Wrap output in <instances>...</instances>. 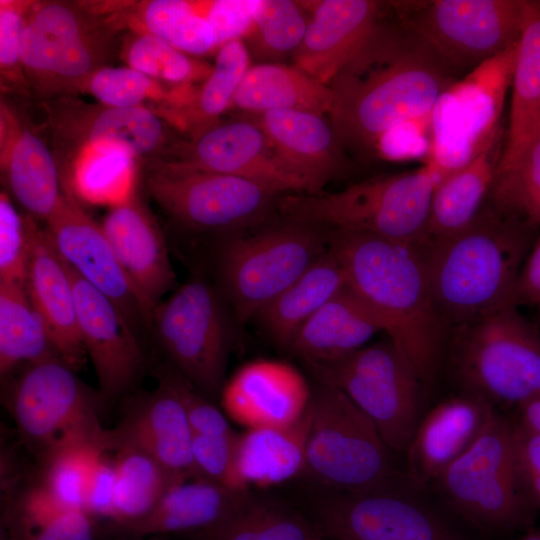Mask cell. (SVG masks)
<instances>
[{"label":"cell","instance_id":"obj_11","mask_svg":"<svg viewBox=\"0 0 540 540\" xmlns=\"http://www.w3.org/2000/svg\"><path fill=\"white\" fill-rule=\"evenodd\" d=\"M151 197L171 219L196 232H238L263 224L279 194L236 176L175 162L146 164Z\"/></svg>","mask_w":540,"mask_h":540},{"label":"cell","instance_id":"obj_42","mask_svg":"<svg viewBox=\"0 0 540 540\" xmlns=\"http://www.w3.org/2000/svg\"><path fill=\"white\" fill-rule=\"evenodd\" d=\"M492 205L533 231L540 227V134L508 170L495 175Z\"/></svg>","mask_w":540,"mask_h":540},{"label":"cell","instance_id":"obj_24","mask_svg":"<svg viewBox=\"0 0 540 540\" xmlns=\"http://www.w3.org/2000/svg\"><path fill=\"white\" fill-rule=\"evenodd\" d=\"M29 217L30 252L24 284L59 357L77 372L88 356L79 331L70 274L46 227Z\"/></svg>","mask_w":540,"mask_h":540},{"label":"cell","instance_id":"obj_41","mask_svg":"<svg viewBox=\"0 0 540 540\" xmlns=\"http://www.w3.org/2000/svg\"><path fill=\"white\" fill-rule=\"evenodd\" d=\"M250 68V53L241 39L229 41L219 47L215 64L198 92L192 110V120L197 123V136L212 126L229 106ZM194 137V138H195Z\"/></svg>","mask_w":540,"mask_h":540},{"label":"cell","instance_id":"obj_4","mask_svg":"<svg viewBox=\"0 0 540 540\" xmlns=\"http://www.w3.org/2000/svg\"><path fill=\"white\" fill-rule=\"evenodd\" d=\"M446 170L434 152L418 168L372 177L336 192L284 194L282 218L422 247L434 189Z\"/></svg>","mask_w":540,"mask_h":540},{"label":"cell","instance_id":"obj_28","mask_svg":"<svg viewBox=\"0 0 540 540\" xmlns=\"http://www.w3.org/2000/svg\"><path fill=\"white\" fill-rule=\"evenodd\" d=\"M249 495V491L189 477L174 483L147 516L126 530L139 537L184 532L203 536L231 517Z\"/></svg>","mask_w":540,"mask_h":540},{"label":"cell","instance_id":"obj_15","mask_svg":"<svg viewBox=\"0 0 540 540\" xmlns=\"http://www.w3.org/2000/svg\"><path fill=\"white\" fill-rule=\"evenodd\" d=\"M171 367L200 393L220 395L230 348V327L220 296L192 278L152 314L151 326Z\"/></svg>","mask_w":540,"mask_h":540},{"label":"cell","instance_id":"obj_3","mask_svg":"<svg viewBox=\"0 0 540 540\" xmlns=\"http://www.w3.org/2000/svg\"><path fill=\"white\" fill-rule=\"evenodd\" d=\"M532 229L493 205L463 229L423 247L437 314L453 329L516 305Z\"/></svg>","mask_w":540,"mask_h":540},{"label":"cell","instance_id":"obj_22","mask_svg":"<svg viewBox=\"0 0 540 540\" xmlns=\"http://www.w3.org/2000/svg\"><path fill=\"white\" fill-rule=\"evenodd\" d=\"M312 391L292 365L260 359L241 366L224 384L220 401L234 422L253 428H283L306 414Z\"/></svg>","mask_w":540,"mask_h":540},{"label":"cell","instance_id":"obj_1","mask_svg":"<svg viewBox=\"0 0 540 540\" xmlns=\"http://www.w3.org/2000/svg\"><path fill=\"white\" fill-rule=\"evenodd\" d=\"M452 76L399 23L388 24L329 85V120L344 149L374 154L386 136L429 116Z\"/></svg>","mask_w":540,"mask_h":540},{"label":"cell","instance_id":"obj_27","mask_svg":"<svg viewBox=\"0 0 540 540\" xmlns=\"http://www.w3.org/2000/svg\"><path fill=\"white\" fill-rule=\"evenodd\" d=\"M1 169L7 193L36 220H46L63 192L61 171L44 137L1 105Z\"/></svg>","mask_w":540,"mask_h":540},{"label":"cell","instance_id":"obj_50","mask_svg":"<svg viewBox=\"0 0 540 540\" xmlns=\"http://www.w3.org/2000/svg\"><path fill=\"white\" fill-rule=\"evenodd\" d=\"M4 540H97L96 519L81 509H68L31 530L5 534Z\"/></svg>","mask_w":540,"mask_h":540},{"label":"cell","instance_id":"obj_32","mask_svg":"<svg viewBox=\"0 0 540 540\" xmlns=\"http://www.w3.org/2000/svg\"><path fill=\"white\" fill-rule=\"evenodd\" d=\"M334 100L330 86L294 65L262 62L250 66L231 106L260 114L272 110H294L321 116L329 114Z\"/></svg>","mask_w":540,"mask_h":540},{"label":"cell","instance_id":"obj_9","mask_svg":"<svg viewBox=\"0 0 540 540\" xmlns=\"http://www.w3.org/2000/svg\"><path fill=\"white\" fill-rule=\"evenodd\" d=\"M507 306L454 328L452 366L465 393L519 405L540 393V331Z\"/></svg>","mask_w":540,"mask_h":540},{"label":"cell","instance_id":"obj_25","mask_svg":"<svg viewBox=\"0 0 540 540\" xmlns=\"http://www.w3.org/2000/svg\"><path fill=\"white\" fill-rule=\"evenodd\" d=\"M100 224L124 272L153 311L176 280L159 226L134 194L111 206Z\"/></svg>","mask_w":540,"mask_h":540},{"label":"cell","instance_id":"obj_47","mask_svg":"<svg viewBox=\"0 0 540 540\" xmlns=\"http://www.w3.org/2000/svg\"><path fill=\"white\" fill-rule=\"evenodd\" d=\"M30 252V217L22 216L7 191L0 195V282L24 283Z\"/></svg>","mask_w":540,"mask_h":540},{"label":"cell","instance_id":"obj_55","mask_svg":"<svg viewBox=\"0 0 540 540\" xmlns=\"http://www.w3.org/2000/svg\"><path fill=\"white\" fill-rule=\"evenodd\" d=\"M520 426L526 430L540 434V393L528 398L519 405Z\"/></svg>","mask_w":540,"mask_h":540},{"label":"cell","instance_id":"obj_20","mask_svg":"<svg viewBox=\"0 0 540 540\" xmlns=\"http://www.w3.org/2000/svg\"><path fill=\"white\" fill-rule=\"evenodd\" d=\"M67 265V264H66ZM72 281L78 326L103 401L132 389L144 365L137 336L111 299L67 265Z\"/></svg>","mask_w":540,"mask_h":540},{"label":"cell","instance_id":"obj_13","mask_svg":"<svg viewBox=\"0 0 540 540\" xmlns=\"http://www.w3.org/2000/svg\"><path fill=\"white\" fill-rule=\"evenodd\" d=\"M41 105L62 182L77 156L87 149L122 150L146 165L171 160L183 142L166 118L148 106L119 108L87 104L74 97Z\"/></svg>","mask_w":540,"mask_h":540},{"label":"cell","instance_id":"obj_51","mask_svg":"<svg viewBox=\"0 0 540 540\" xmlns=\"http://www.w3.org/2000/svg\"><path fill=\"white\" fill-rule=\"evenodd\" d=\"M252 4V0H221L201 4L214 30L217 47L248 33L252 25Z\"/></svg>","mask_w":540,"mask_h":540},{"label":"cell","instance_id":"obj_39","mask_svg":"<svg viewBox=\"0 0 540 540\" xmlns=\"http://www.w3.org/2000/svg\"><path fill=\"white\" fill-rule=\"evenodd\" d=\"M142 29L189 54H205L216 45L214 30L200 4L182 0H151L137 10Z\"/></svg>","mask_w":540,"mask_h":540},{"label":"cell","instance_id":"obj_16","mask_svg":"<svg viewBox=\"0 0 540 540\" xmlns=\"http://www.w3.org/2000/svg\"><path fill=\"white\" fill-rule=\"evenodd\" d=\"M311 508L318 532L334 540H464L437 512L391 484L360 492L326 489Z\"/></svg>","mask_w":540,"mask_h":540},{"label":"cell","instance_id":"obj_2","mask_svg":"<svg viewBox=\"0 0 540 540\" xmlns=\"http://www.w3.org/2000/svg\"><path fill=\"white\" fill-rule=\"evenodd\" d=\"M328 249L342 265L347 287L379 319L421 383L430 381L445 327L435 309L422 248L330 229Z\"/></svg>","mask_w":540,"mask_h":540},{"label":"cell","instance_id":"obj_8","mask_svg":"<svg viewBox=\"0 0 540 540\" xmlns=\"http://www.w3.org/2000/svg\"><path fill=\"white\" fill-rule=\"evenodd\" d=\"M304 472L325 489L360 492L391 484L390 449L342 391L320 383L308 406Z\"/></svg>","mask_w":540,"mask_h":540},{"label":"cell","instance_id":"obj_59","mask_svg":"<svg viewBox=\"0 0 540 540\" xmlns=\"http://www.w3.org/2000/svg\"><path fill=\"white\" fill-rule=\"evenodd\" d=\"M539 310H540V307H539Z\"/></svg>","mask_w":540,"mask_h":540},{"label":"cell","instance_id":"obj_53","mask_svg":"<svg viewBox=\"0 0 540 540\" xmlns=\"http://www.w3.org/2000/svg\"><path fill=\"white\" fill-rule=\"evenodd\" d=\"M110 451L98 458L90 474L83 510L94 519L112 520L115 495V467Z\"/></svg>","mask_w":540,"mask_h":540},{"label":"cell","instance_id":"obj_43","mask_svg":"<svg viewBox=\"0 0 540 540\" xmlns=\"http://www.w3.org/2000/svg\"><path fill=\"white\" fill-rule=\"evenodd\" d=\"M105 451L102 442L88 441L66 446L39 462L38 475L65 507L83 510L90 474Z\"/></svg>","mask_w":540,"mask_h":540},{"label":"cell","instance_id":"obj_5","mask_svg":"<svg viewBox=\"0 0 540 540\" xmlns=\"http://www.w3.org/2000/svg\"><path fill=\"white\" fill-rule=\"evenodd\" d=\"M118 52L116 20L88 4L32 2L21 60L30 94L41 102L73 97Z\"/></svg>","mask_w":540,"mask_h":540},{"label":"cell","instance_id":"obj_21","mask_svg":"<svg viewBox=\"0 0 540 540\" xmlns=\"http://www.w3.org/2000/svg\"><path fill=\"white\" fill-rule=\"evenodd\" d=\"M156 375L158 386L134 396L121 422L105 430L106 450L133 447L148 453L176 475L195 477L193 432L183 401L161 370Z\"/></svg>","mask_w":540,"mask_h":540},{"label":"cell","instance_id":"obj_56","mask_svg":"<svg viewBox=\"0 0 540 540\" xmlns=\"http://www.w3.org/2000/svg\"><path fill=\"white\" fill-rule=\"evenodd\" d=\"M521 540H540V531L529 533Z\"/></svg>","mask_w":540,"mask_h":540},{"label":"cell","instance_id":"obj_6","mask_svg":"<svg viewBox=\"0 0 540 540\" xmlns=\"http://www.w3.org/2000/svg\"><path fill=\"white\" fill-rule=\"evenodd\" d=\"M330 228L282 218L252 232H233L218 246L216 269L235 320L256 316L323 253Z\"/></svg>","mask_w":540,"mask_h":540},{"label":"cell","instance_id":"obj_37","mask_svg":"<svg viewBox=\"0 0 540 540\" xmlns=\"http://www.w3.org/2000/svg\"><path fill=\"white\" fill-rule=\"evenodd\" d=\"M134 162L118 149L84 150L63 181L64 191L93 204L116 205L133 194Z\"/></svg>","mask_w":540,"mask_h":540},{"label":"cell","instance_id":"obj_46","mask_svg":"<svg viewBox=\"0 0 540 540\" xmlns=\"http://www.w3.org/2000/svg\"><path fill=\"white\" fill-rule=\"evenodd\" d=\"M32 2L0 1V73L1 87L19 96L30 95L25 78L21 45L27 11Z\"/></svg>","mask_w":540,"mask_h":540},{"label":"cell","instance_id":"obj_48","mask_svg":"<svg viewBox=\"0 0 540 540\" xmlns=\"http://www.w3.org/2000/svg\"><path fill=\"white\" fill-rule=\"evenodd\" d=\"M238 436L236 432L221 436L193 434L191 453L195 477L229 487Z\"/></svg>","mask_w":540,"mask_h":540},{"label":"cell","instance_id":"obj_54","mask_svg":"<svg viewBox=\"0 0 540 540\" xmlns=\"http://www.w3.org/2000/svg\"><path fill=\"white\" fill-rule=\"evenodd\" d=\"M516 305L540 307V237L533 243L520 271L516 286Z\"/></svg>","mask_w":540,"mask_h":540},{"label":"cell","instance_id":"obj_7","mask_svg":"<svg viewBox=\"0 0 540 540\" xmlns=\"http://www.w3.org/2000/svg\"><path fill=\"white\" fill-rule=\"evenodd\" d=\"M18 372L3 382L5 406L20 441L39 462L72 444L104 443L105 429L98 417L100 394L91 391L61 358H48Z\"/></svg>","mask_w":540,"mask_h":540},{"label":"cell","instance_id":"obj_40","mask_svg":"<svg viewBox=\"0 0 540 540\" xmlns=\"http://www.w3.org/2000/svg\"><path fill=\"white\" fill-rule=\"evenodd\" d=\"M299 2L253 0L252 25L246 34L254 54L276 62L301 44L308 26Z\"/></svg>","mask_w":540,"mask_h":540},{"label":"cell","instance_id":"obj_45","mask_svg":"<svg viewBox=\"0 0 540 540\" xmlns=\"http://www.w3.org/2000/svg\"><path fill=\"white\" fill-rule=\"evenodd\" d=\"M84 91L99 103L111 107L146 106L148 99L159 98V82L130 67H103L87 81Z\"/></svg>","mask_w":540,"mask_h":540},{"label":"cell","instance_id":"obj_33","mask_svg":"<svg viewBox=\"0 0 540 540\" xmlns=\"http://www.w3.org/2000/svg\"><path fill=\"white\" fill-rule=\"evenodd\" d=\"M346 286L343 267L328 249L256 319L277 345L288 349L301 326Z\"/></svg>","mask_w":540,"mask_h":540},{"label":"cell","instance_id":"obj_14","mask_svg":"<svg viewBox=\"0 0 540 540\" xmlns=\"http://www.w3.org/2000/svg\"><path fill=\"white\" fill-rule=\"evenodd\" d=\"M435 484L448 504L470 522L491 530H510L528 520L517 475L514 425L496 411L477 441Z\"/></svg>","mask_w":540,"mask_h":540},{"label":"cell","instance_id":"obj_57","mask_svg":"<svg viewBox=\"0 0 540 540\" xmlns=\"http://www.w3.org/2000/svg\"><path fill=\"white\" fill-rule=\"evenodd\" d=\"M142 540H162L158 537H150V538H146V539H142Z\"/></svg>","mask_w":540,"mask_h":540},{"label":"cell","instance_id":"obj_26","mask_svg":"<svg viewBox=\"0 0 540 540\" xmlns=\"http://www.w3.org/2000/svg\"><path fill=\"white\" fill-rule=\"evenodd\" d=\"M251 117L265 132L283 167L316 194L344 168V148L324 116L272 110Z\"/></svg>","mask_w":540,"mask_h":540},{"label":"cell","instance_id":"obj_31","mask_svg":"<svg viewBox=\"0 0 540 540\" xmlns=\"http://www.w3.org/2000/svg\"><path fill=\"white\" fill-rule=\"evenodd\" d=\"M512 78L508 136L495 175L510 169L540 134V1H527Z\"/></svg>","mask_w":540,"mask_h":540},{"label":"cell","instance_id":"obj_19","mask_svg":"<svg viewBox=\"0 0 540 540\" xmlns=\"http://www.w3.org/2000/svg\"><path fill=\"white\" fill-rule=\"evenodd\" d=\"M166 162L240 177L282 195L306 193L304 183L283 167L265 132L251 118L215 124L192 141H183Z\"/></svg>","mask_w":540,"mask_h":540},{"label":"cell","instance_id":"obj_49","mask_svg":"<svg viewBox=\"0 0 540 540\" xmlns=\"http://www.w3.org/2000/svg\"><path fill=\"white\" fill-rule=\"evenodd\" d=\"M176 388L183 401L193 434L221 436L235 433L215 405L172 367L160 369Z\"/></svg>","mask_w":540,"mask_h":540},{"label":"cell","instance_id":"obj_52","mask_svg":"<svg viewBox=\"0 0 540 540\" xmlns=\"http://www.w3.org/2000/svg\"><path fill=\"white\" fill-rule=\"evenodd\" d=\"M514 450L521 489L529 503L540 508V434L514 425Z\"/></svg>","mask_w":540,"mask_h":540},{"label":"cell","instance_id":"obj_58","mask_svg":"<svg viewBox=\"0 0 540 540\" xmlns=\"http://www.w3.org/2000/svg\"><path fill=\"white\" fill-rule=\"evenodd\" d=\"M316 540H325L323 536L320 534Z\"/></svg>","mask_w":540,"mask_h":540},{"label":"cell","instance_id":"obj_29","mask_svg":"<svg viewBox=\"0 0 540 540\" xmlns=\"http://www.w3.org/2000/svg\"><path fill=\"white\" fill-rule=\"evenodd\" d=\"M383 326L346 286L298 330L289 348L306 363H327L366 346Z\"/></svg>","mask_w":540,"mask_h":540},{"label":"cell","instance_id":"obj_36","mask_svg":"<svg viewBox=\"0 0 540 540\" xmlns=\"http://www.w3.org/2000/svg\"><path fill=\"white\" fill-rule=\"evenodd\" d=\"M112 452L116 480L111 521L124 529L147 516L174 483L186 479L142 450L120 447Z\"/></svg>","mask_w":540,"mask_h":540},{"label":"cell","instance_id":"obj_35","mask_svg":"<svg viewBox=\"0 0 540 540\" xmlns=\"http://www.w3.org/2000/svg\"><path fill=\"white\" fill-rule=\"evenodd\" d=\"M52 357L59 355L25 284L0 282L2 383L20 368Z\"/></svg>","mask_w":540,"mask_h":540},{"label":"cell","instance_id":"obj_30","mask_svg":"<svg viewBox=\"0 0 540 540\" xmlns=\"http://www.w3.org/2000/svg\"><path fill=\"white\" fill-rule=\"evenodd\" d=\"M308 409L296 424L239 434L229 487L237 491L284 483L304 472Z\"/></svg>","mask_w":540,"mask_h":540},{"label":"cell","instance_id":"obj_17","mask_svg":"<svg viewBox=\"0 0 540 540\" xmlns=\"http://www.w3.org/2000/svg\"><path fill=\"white\" fill-rule=\"evenodd\" d=\"M46 229L64 262L113 301L133 328L151 326L153 311L121 267L100 223L94 221L70 192L64 191L46 220Z\"/></svg>","mask_w":540,"mask_h":540},{"label":"cell","instance_id":"obj_38","mask_svg":"<svg viewBox=\"0 0 540 540\" xmlns=\"http://www.w3.org/2000/svg\"><path fill=\"white\" fill-rule=\"evenodd\" d=\"M320 533L299 512L249 495L223 524L203 540H316Z\"/></svg>","mask_w":540,"mask_h":540},{"label":"cell","instance_id":"obj_10","mask_svg":"<svg viewBox=\"0 0 540 540\" xmlns=\"http://www.w3.org/2000/svg\"><path fill=\"white\" fill-rule=\"evenodd\" d=\"M392 5L401 28L452 73L501 56L517 43L527 1L432 0Z\"/></svg>","mask_w":540,"mask_h":540},{"label":"cell","instance_id":"obj_23","mask_svg":"<svg viewBox=\"0 0 540 540\" xmlns=\"http://www.w3.org/2000/svg\"><path fill=\"white\" fill-rule=\"evenodd\" d=\"M494 412L492 404L465 392L432 408L405 452L410 481L419 487L435 483L477 441Z\"/></svg>","mask_w":540,"mask_h":540},{"label":"cell","instance_id":"obj_18","mask_svg":"<svg viewBox=\"0 0 540 540\" xmlns=\"http://www.w3.org/2000/svg\"><path fill=\"white\" fill-rule=\"evenodd\" d=\"M312 16L292 54L293 65L325 85L350 65L379 36L390 2L372 0L309 1Z\"/></svg>","mask_w":540,"mask_h":540},{"label":"cell","instance_id":"obj_34","mask_svg":"<svg viewBox=\"0 0 540 540\" xmlns=\"http://www.w3.org/2000/svg\"><path fill=\"white\" fill-rule=\"evenodd\" d=\"M492 146L493 140H488L467 162L438 182L423 246L463 229L478 215L495 178L497 163L491 156Z\"/></svg>","mask_w":540,"mask_h":540},{"label":"cell","instance_id":"obj_44","mask_svg":"<svg viewBox=\"0 0 540 540\" xmlns=\"http://www.w3.org/2000/svg\"><path fill=\"white\" fill-rule=\"evenodd\" d=\"M123 53L128 67L158 82L182 83L195 74V65L186 53L145 31L129 39Z\"/></svg>","mask_w":540,"mask_h":540},{"label":"cell","instance_id":"obj_12","mask_svg":"<svg viewBox=\"0 0 540 540\" xmlns=\"http://www.w3.org/2000/svg\"><path fill=\"white\" fill-rule=\"evenodd\" d=\"M306 364L370 418L390 450L406 452L421 420V381L389 338L336 361Z\"/></svg>","mask_w":540,"mask_h":540}]
</instances>
